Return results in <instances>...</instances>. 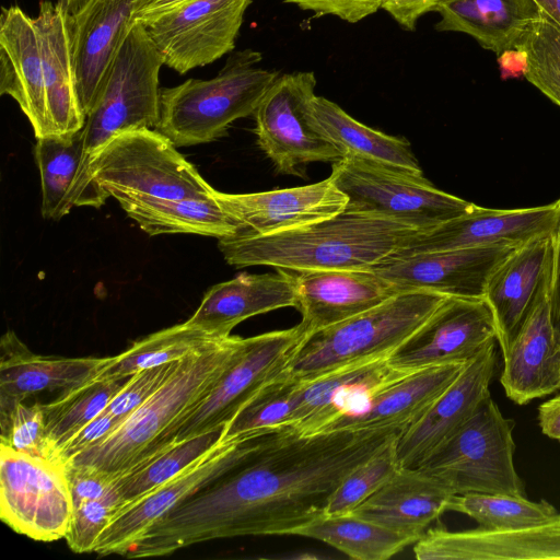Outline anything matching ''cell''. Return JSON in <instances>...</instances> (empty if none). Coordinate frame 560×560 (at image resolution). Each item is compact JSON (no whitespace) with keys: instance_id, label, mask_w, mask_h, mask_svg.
I'll return each instance as SVG.
<instances>
[{"instance_id":"1","label":"cell","mask_w":560,"mask_h":560,"mask_svg":"<svg viewBox=\"0 0 560 560\" xmlns=\"http://www.w3.org/2000/svg\"><path fill=\"white\" fill-rule=\"evenodd\" d=\"M399 433L301 435L292 427L267 432L241 463L145 529L129 557L167 556L221 538L294 535L325 515L341 481Z\"/></svg>"},{"instance_id":"2","label":"cell","mask_w":560,"mask_h":560,"mask_svg":"<svg viewBox=\"0 0 560 560\" xmlns=\"http://www.w3.org/2000/svg\"><path fill=\"white\" fill-rule=\"evenodd\" d=\"M422 233L394 218L346 208L298 229L269 235L242 233L219 240L218 246L234 267L372 270L399 255Z\"/></svg>"},{"instance_id":"3","label":"cell","mask_w":560,"mask_h":560,"mask_svg":"<svg viewBox=\"0 0 560 560\" xmlns=\"http://www.w3.org/2000/svg\"><path fill=\"white\" fill-rule=\"evenodd\" d=\"M242 342L243 338L230 336L182 360L173 376L149 400L106 439L67 464L97 469L116 481L167 447L175 425L209 394Z\"/></svg>"},{"instance_id":"4","label":"cell","mask_w":560,"mask_h":560,"mask_svg":"<svg viewBox=\"0 0 560 560\" xmlns=\"http://www.w3.org/2000/svg\"><path fill=\"white\" fill-rule=\"evenodd\" d=\"M261 59V54L254 49L233 51L215 77L189 79L161 89L155 130L176 148L223 137L232 122L254 115L280 75L278 71L259 67Z\"/></svg>"},{"instance_id":"5","label":"cell","mask_w":560,"mask_h":560,"mask_svg":"<svg viewBox=\"0 0 560 560\" xmlns=\"http://www.w3.org/2000/svg\"><path fill=\"white\" fill-rule=\"evenodd\" d=\"M446 298L430 291L400 292L385 302L301 339L285 372L298 381L388 357Z\"/></svg>"},{"instance_id":"6","label":"cell","mask_w":560,"mask_h":560,"mask_svg":"<svg viewBox=\"0 0 560 560\" xmlns=\"http://www.w3.org/2000/svg\"><path fill=\"white\" fill-rule=\"evenodd\" d=\"M91 170L121 207L147 200L209 197L215 190L168 138L150 128L112 139L94 156Z\"/></svg>"},{"instance_id":"7","label":"cell","mask_w":560,"mask_h":560,"mask_svg":"<svg viewBox=\"0 0 560 560\" xmlns=\"http://www.w3.org/2000/svg\"><path fill=\"white\" fill-rule=\"evenodd\" d=\"M515 422L489 394L469 420L419 467L454 495L506 493L525 495L513 455Z\"/></svg>"},{"instance_id":"8","label":"cell","mask_w":560,"mask_h":560,"mask_svg":"<svg viewBox=\"0 0 560 560\" xmlns=\"http://www.w3.org/2000/svg\"><path fill=\"white\" fill-rule=\"evenodd\" d=\"M162 66V57L147 30L140 23H133L85 118L84 148L91 161L115 137L130 130L156 127Z\"/></svg>"},{"instance_id":"9","label":"cell","mask_w":560,"mask_h":560,"mask_svg":"<svg viewBox=\"0 0 560 560\" xmlns=\"http://www.w3.org/2000/svg\"><path fill=\"white\" fill-rule=\"evenodd\" d=\"M330 177L348 198L346 208L394 218L423 232L477 206L438 189L422 173L352 156L332 163Z\"/></svg>"},{"instance_id":"10","label":"cell","mask_w":560,"mask_h":560,"mask_svg":"<svg viewBox=\"0 0 560 560\" xmlns=\"http://www.w3.org/2000/svg\"><path fill=\"white\" fill-rule=\"evenodd\" d=\"M315 86L313 71L279 75L254 113L258 147L280 174L305 177L308 164L341 159L311 119Z\"/></svg>"},{"instance_id":"11","label":"cell","mask_w":560,"mask_h":560,"mask_svg":"<svg viewBox=\"0 0 560 560\" xmlns=\"http://www.w3.org/2000/svg\"><path fill=\"white\" fill-rule=\"evenodd\" d=\"M302 338L298 325L243 338L236 355L213 388L175 425L170 445L223 429L256 393L284 372Z\"/></svg>"},{"instance_id":"12","label":"cell","mask_w":560,"mask_h":560,"mask_svg":"<svg viewBox=\"0 0 560 560\" xmlns=\"http://www.w3.org/2000/svg\"><path fill=\"white\" fill-rule=\"evenodd\" d=\"M73 512L66 467L0 445V517L38 541L65 538Z\"/></svg>"},{"instance_id":"13","label":"cell","mask_w":560,"mask_h":560,"mask_svg":"<svg viewBox=\"0 0 560 560\" xmlns=\"http://www.w3.org/2000/svg\"><path fill=\"white\" fill-rule=\"evenodd\" d=\"M265 433L221 435L212 448L175 477L121 506L100 535L94 552L126 556L145 529L241 463Z\"/></svg>"},{"instance_id":"14","label":"cell","mask_w":560,"mask_h":560,"mask_svg":"<svg viewBox=\"0 0 560 560\" xmlns=\"http://www.w3.org/2000/svg\"><path fill=\"white\" fill-rule=\"evenodd\" d=\"M252 0H192L142 25L163 65L179 74L233 52Z\"/></svg>"},{"instance_id":"15","label":"cell","mask_w":560,"mask_h":560,"mask_svg":"<svg viewBox=\"0 0 560 560\" xmlns=\"http://www.w3.org/2000/svg\"><path fill=\"white\" fill-rule=\"evenodd\" d=\"M520 246L494 244L400 255L372 270L397 293L430 291L450 298L483 299L492 272Z\"/></svg>"},{"instance_id":"16","label":"cell","mask_w":560,"mask_h":560,"mask_svg":"<svg viewBox=\"0 0 560 560\" xmlns=\"http://www.w3.org/2000/svg\"><path fill=\"white\" fill-rule=\"evenodd\" d=\"M494 340L493 316L483 299L446 298L428 320L388 355V362L406 372L465 363Z\"/></svg>"},{"instance_id":"17","label":"cell","mask_w":560,"mask_h":560,"mask_svg":"<svg viewBox=\"0 0 560 560\" xmlns=\"http://www.w3.org/2000/svg\"><path fill=\"white\" fill-rule=\"evenodd\" d=\"M495 341L466 362L453 383L412 425L399 433L396 453L400 468H419L454 435L490 394L495 370Z\"/></svg>"},{"instance_id":"18","label":"cell","mask_w":560,"mask_h":560,"mask_svg":"<svg viewBox=\"0 0 560 560\" xmlns=\"http://www.w3.org/2000/svg\"><path fill=\"white\" fill-rule=\"evenodd\" d=\"M410 373L384 357L299 381L291 427L301 435L322 433L336 420L362 412L383 388Z\"/></svg>"},{"instance_id":"19","label":"cell","mask_w":560,"mask_h":560,"mask_svg":"<svg viewBox=\"0 0 560 560\" xmlns=\"http://www.w3.org/2000/svg\"><path fill=\"white\" fill-rule=\"evenodd\" d=\"M560 223V198L552 203L521 209L472 210L416 237L399 255L494 244L523 245L555 235Z\"/></svg>"},{"instance_id":"20","label":"cell","mask_w":560,"mask_h":560,"mask_svg":"<svg viewBox=\"0 0 560 560\" xmlns=\"http://www.w3.org/2000/svg\"><path fill=\"white\" fill-rule=\"evenodd\" d=\"M136 0H84L66 14L82 112L92 109L112 61L133 25Z\"/></svg>"},{"instance_id":"21","label":"cell","mask_w":560,"mask_h":560,"mask_svg":"<svg viewBox=\"0 0 560 560\" xmlns=\"http://www.w3.org/2000/svg\"><path fill=\"white\" fill-rule=\"evenodd\" d=\"M219 203L244 233L269 235L298 229L343 211L348 198L329 176L315 184L250 194L214 190Z\"/></svg>"},{"instance_id":"22","label":"cell","mask_w":560,"mask_h":560,"mask_svg":"<svg viewBox=\"0 0 560 560\" xmlns=\"http://www.w3.org/2000/svg\"><path fill=\"white\" fill-rule=\"evenodd\" d=\"M551 269V268H550ZM550 272L503 355L500 382L517 405L528 404L560 389V341L548 300Z\"/></svg>"},{"instance_id":"23","label":"cell","mask_w":560,"mask_h":560,"mask_svg":"<svg viewBox=\"0 0 560 560\" xmlns=\"http://www.w3.org/2000/svg\"><path fill=\"white\" fill-rule=\"evenodd\" d=\"M294 279L298 324L303 337L368 311L393 295L394 288L373 270H289Z\"/></svg>"},{"instance_id":"24","label":"cell","mask_w":560,"mask_h":560,"mask_svg":"<svg viewBox=\"0 0 560 560\" xmlns=\"http://www.w3.org/2000/svg\"><path fill=\"white\" fill-rule=\"evenodd\" d=\"M413 551L418 560H560V514L551 522L513 530L430 528Z\"/></svg>"},{"instance_id":"25","label":"cell","mask_w":560,"mask_h":560,"mask_svg":"<svg viewBox=\"0 0 560 560\" xmlns=\"http://www.w3.org/2000/svg\"><path fill=\"white\" fill-rule=\"evenodd\" d=\"M0 94L18 103L36 139L55 135L47 110L38 33L34 18L19 5L1 9Z\"/></svg>"},{"instance_id":"26","label":"cell","mask_w":560,"mask_h":560,"mask_svg":"<svg viewBox=\"0 0 560 560\" xmlns=\"http://www.w3.org/2000/svg\"><path fill=\"white\" fill-rule=\"evenodd\" d=\"M555 235L534 238L517 247L488 280L483 300L492 313L502 354L550 272Z\"/></svg>"},{"instance_id":"27","label":"cell","mask_w":560,"mask_h":560,"mask_svg":"<svg viewBox=\"0 0 560 560\" xmlns=\"http://www.w3.org/2000/svg\"><path fill=\"white\" fill-rule=\"evenodd\" d=\"M35 160L42 185V214L60 220L73 207L100 208L109 197L93 176L83 128L69 135L37 138Z\"/></svg>"},{"instance_id":"28","label":"cell","mask_w":560,"mask_h":560,"mask_svg":"<svg viewBox=\"0 0 560 560\" xmlns=\"http://www.w3.org/2000/svg\"><path fill=\"white\" fill-rule=\"evenodd\" d=\"M237 277L214 284L203 295L187 324L220 338L245 319L282 307H296V290L289 270Z\"/></svg>"},{"instance_id":"29","label":"cell","mask_w":560,"mask_h":560,"mask_svg":"<svg viewBox=\"0 0 560 560\" xmlns=\"http://www.w3.org/2000/svg\"><path fill=\"white\" fill-rule=\"evenodd\" d=\"M105 360L35 354L8 330L0 340V415L40 392H66L89 382Z\"/></svg>"},{"instance_id":"30","label":"cell","mask_w":560,"mask_h":560,"mask_svg":"<svg viewBox=\"0 0 560 560\" xmlns=\"http://www.w3.org/2000/svg\"><path fill=\"white\" fill-rule=\"evenodd\" d=\"M454 494L419 468H399L350 513L418 540L445 511Z\"/></svg>"},{"instance_id":"31","label":"cell","mask_w":560,"mask_h":560,"mask_svg":"<svg viewBox=\"0 0 560 560\" xmlns=\"http://www.w3.org/2000/svg\"><path fill=\"white\" fill-rule=\"evenodd\" d=\"M465 364L447 363L412 372L383 388L362 412L340 418L323 432L389 429L401 433L420 419Z\"/></svg>"},{"instance_id":"32","label":"cell","mask_w":560,"mask_h":560,"mask_svg":"<svg viewBox=\"0 0 560 560\" xmlns=\"http://www.w3.org/2000/svg\"><path fill=\"white\" fill-rule=\"evenodd\" d=\"M38 33L46 103L55 135L73 133L85 124L80 106L66 14L50 0H42L34 18Z\"/></svg>"},{"instance_id":"33","label":"cell","mask_w":560,"mask_h":560,"mask_svg":"<svg viewBox=\"0 0 560 560\" xmlns=\"http://www.w3.org/2000/svg\"><path fill=\"white\" fill-rule=\"evenodd\" d=\"M435 30L460 32L498 56L516 47L541 9L535 0H446Z\"/></svg>"},{"instance_id":"34","label":"cell","mask_w":560,"mask_h":560,"mask_svg":"<svg viewBox=\"0 0 560 560\" xmlns=\"http://www.w3.org/2000/svg\"><path fill=\"white\" fill-rule=\"evenodd\" d=\"M310 116L341 158L352 156L422 173L408 140L359 122L332 101L315 95Z\"/></svg>"},{"instance_id":"35","label":"cell","mask_w":560,"mask_h":560,"mask_svg":"<svg viewBox=\"0 0 560 560\" xmlns=\"http://www.w3.org/2000/svg\"><path fill=\"white\" fill-rule=\"evenodd\" d=\"M121 208L150 235L198 234L222 240L244 233L214 192L201 198L139 201Z\"/></svg>"},{"instance_id":"36","label":"cell","mask_w":560,"mask_h":560,"mask_svg":"<svg viewBox=\"0 0 560 560\" xmlns=\"http://www.w3.org/2000/svg\"><path fill=\"white\" fill-rule=\"evenodd\" d=\"M294 535L323 541L357 560H386L418 541L351 513L325 514Z\"/></svg>"},{"instance_id":"37","label":"cell","mask_w":560,"mask_h":560,"mask_svg":"<svg viewBox=\"0 0 560 560\" xmlns=\"http://www.w3.org/2000/svg\"><path fill=\"white\" fill-rule=\"evenodd\" d=\"M222 339L224 338L217 337L185 322L136 341L118 355L107 357L94 377H124L143 369L180 361L206 350Z\"/></svg>"},{"instance_id":"38","label":"cell","mask_w":560,"mask_h":560,"mask_svg":"<svg viewBox=\"0 0 560 560\" xmlns=\"http://www.w3.org/2000/svg\"><path fill=\"white\" fill-rule=\"evenodd\" d=\"M132 375L94 377L78 387L62 392L52 401L42 404L46 435L55 454L58 446L105 410Z\"/></svg>"},{"instance_id":"39","label":"cell","mask_w":560,"mask_h":560,"mask_svg":"<svg viewBox=\"0 0 560 560\" xmlns=\"http://www.w3.org/2000/svg\"><path fill=\"white\" fill-rule=\"evenodd\" d=\"M448 511L465 514L488 530L537 526L556 520L560 514L545 500L534 502L525 495L477 492L453 495Z\"/></svg>"},{"instance_id":"40","label":"cell","mask_w":560,"mask_h":560,"mask_svg":"<svg viewBox=\"0 0 560 560\" xmlns=\"http://www.w3.org/2000/svg\"><path fill=\"white\" fill-rule=\"evenodd\" d=\"M222 431L223 429L213 430L174 443L119 477L114 486L124 501V505L163 485L187 468L218 443Z\"/></svg>"},{"instance_id":"41","label":"cell","mask_w":560,"mask_h":560,"mask_svg":"<svg viewBox=\"0 0 560 560\" xmlns=\"http://www.w3.org/2000/svg\"><path fill=\"white\" fill-rule=\"evenodd\" d=\"M299 381L285 371L268 382L224 425L223 438L291 427Z\"/></svg>"},{"instance_id":"42","label":"cell","mask_w":560,"mask_h":560,"mask_svg":"<svg viewBox=\"0 0 560 560\" xmlns=\"http://www.w3.org/2000/svg\"><path fill=\"white\" fill-rule=\"evenodd\" d=\"M515 48L526 55L525 79L560 106V25L541 10Z\"/></svg>"},{"instance_id":"43","label":"cell","mask_w":560,"mask_h":560,"mask_svg":"<svg viewBox=\"0 0 560 560\" xmlns=\"http://www.w3.org/2000/svg\"><path fill=\"white\" fill-rule=\"evenodd\" d=\"M398 435L341 481L327 504L326 514L350 513L393 478L400 468L396 453Z\"/></svg>"},{"instance_id":"44","label":"cell","mask_w":560,"mask_h":560,"mask_svg":"<svg viewBox=\"0 0 560 560\" xmlns=\"http://www.w3.org/2000/svg\"><path fill=\"white\" fill-rule=\"evenodd\" d=\"M0 445L33 457L57 462L55 450L46 435L42 404H18L10 412L0 415Z\"/></svg>"},{"instance_id":"45","label":"cell","mask_w":560,"mask_h":560,"mask_svg":"<svg viewBox=\"0 0 560 560\" xmlns=\"http://www.w3.org/2000/svg\"><path fill=\"white\" fill-rule=\"evenodd\" d=\"M124 506L115 486L102 500H93L73 506L65 539L75 553L94 552L100 535L113 516Z\"/></svg>"},{"instance_id":"46","label":"cell","mask_w":560,"mask_h":560,"mask_svg":"<svg viewBox=\"0 0 560 560\" xmlns=\"http://www.w3.org/2000/svg\"><path fill=\"white\" fill-rule=\"evenodd\" d=\"M180 361L143 369L135 373L128 383L110 400L105 411L122 422L129 415L149 400L173 376Z\"/></svg>"},{"instance_id":"47","label":"cell","mask_w":560,"mask_h":560,"mask_svg":"<svg viewBox=\"0 0 560 560\" xmlns=\"http://www.w3.org/2000/svg\"><path fill=\"white\" fill-rule=\"evenodd\" d=\"M65 467L73 506L104 499L114 486L115 479L97 469L73 464Z\"/></svg>"},{"instance_id":"48","label":"cell","mask_w":560,"mask_h":560,"mask_svg":"<svg viewBox=\"0 0 560 560\" xmlns=\"http://www.w3.org/2000/svg\"><path fill=\"white\" fill-rule=\"evenodd\" d=\"M120 423V420L104 410L58 446L56 452L58 462L63 465L67 464L75 456L106 439Z\"/></svg>"},{"instance_id":"49","label":"cell","mask_w":560,"mask_h":560,"mask_svg":"<svg viewBox=\"0 0 560 560\" xmlns=\"http://www.w3.org/2000/svg\"><path fill=\"white\" fill-rule=\"evenodd\" d=\"M316 15H331L348 23H358L381 9L382 0H282Z\"/></svg>"},{"instance_id":"50","label":"cell","mask_w":560,"mask_h":560,"mask_svg":"<svg viewBox=\"0 0 560 560\" xmlns=\"http://www.w3.org/2000/svg\"><path fill=\"white\" fill-rule=\"evenodd\" d=\"M446 0H382L386 11L404 30L413 31L418 20Z\"/></svg>"},{"instance_id":"51","label":"cell","mask_w":560,"mask_h":560,"mask_svg":"<svg viewBox=\"0 0 560 560\" xmlns=\"http://www.w3.org/2000/svg\"><path fill=\"white\" fill-rule=\"evenodd\" d=\"M548 300L551 323L560 341V223L553 236Z\"/></svg>"},{"instance_id":"52","label":"cell","mask_w":560,"mask_h":560,"mask_svg":"<svg viewBox=\"0 0 560 560\" xmlns=\"http://www.w3.org/2000/svg\"><path fill=\"white\" fill-rule=\"evenodd\" d=\"M192 0H136L132 10L133 23L155 20Z\"/></svg>"},{"instance_id":"53","label":"cell","mask_w":560,"mask_h":560,"mask_svg":"<svg viewBox=\"0 0 560 560\" xmlns=\"http://www.w3.org/2000/svg\"><path fill=\"white\" fill-rule=\"evenodd\" d=\"M538 424L545 435L560 441V394L538 407Z\"/></svg>"},{"instance_id":"54","label":"cell","mask_w":560,"mask_h":560,"mask_svg":"<svg viewBox=\"0 0 560 560\" xmlns=\"http://www.w3.org/2000/svg\"><path fill=\"white\" fill-rule=\"evenodd\" d=\"M498 62L503 77H517L526 69V55L522 49H509L498 56Z\"/></svg>"},{"instance_id":"55","label":"cell","mask_w":560,"mask_h":560,"mask_svg":"<svg viewBox=\"0 0 560 560\" xmlns=\"http://www.w3.org/2000/svg\"><path fill=\"white\" fill-rule=\"evenodd\" d=\"M549 18L560 25V0H535Z\"/></svg>"},{"instance_id":"56","label":"cell","mask_w":560,"mask_h":560,"mask_svg":"<svg viewBox=\"0 0 560 560\" xmlns=\"http://www.w3.org/2000/svg\"><path fill=\"white\" fill-rule=\"evenodd\" d=\"M84 0H58L56 3L67 15L73 13Z\"/></svg>"}]
</instances>
